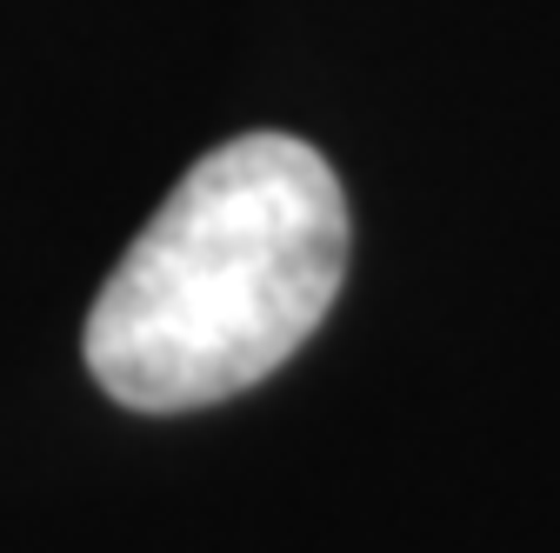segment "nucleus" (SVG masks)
Wrapping results in <instances>:
<instances>
[{
	"label": "nucleus",
	"instance_id": "1",
	"mask_svg": "<svg viewBox=\"0 0 560 553\" xmlns=\"http://www.w3.org/2000/svg\"><path fill=\"white\" fill-rule=\"evenodd\" d=\"M347 193L294 133H241L180 174L88 314V367L133 413L234 400L301 354L347 281Z\"/></svg>",
	"mask_w": 560,
	"mask_h": 553
}]
</instances>
